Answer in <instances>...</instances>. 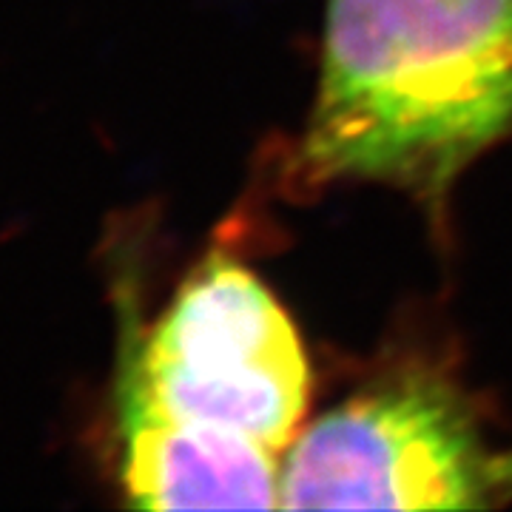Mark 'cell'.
<instances>
[{
	"label": "cell",
	"mask_w": 512,
	"mask_h": 512,
	"mask_svg": "<svg viewBox=\"0 0 512 512\" xmlns=\"http://www.w3.org/2000/svg\"><path fill=\"white\" fill-rule=\"evenodd\" d=\"M512 137V0H330L296 174L441 200Z\"/></svg>",
	"instance_id": "1"
},
{
	"label": "cell",
	"mask_w": 512,
	"mask_h": 512,
	"mask_svg": "<svg viewBox=\"0 0 512 512\" xmlns=\"http://www.w3.org/2000/svg\"><path fill=\"white\" fill-rule=\"evenodd\" d=\"M504 487L467 404L427 373L370 384L288 447L285 510H476Z\"/></svg>",
	"instance_id": "3"
},
{
	"label": "cell",
	"mask_w": 512,
	"mask_h": 512,
	"mask_svg": "<svg viewBox=\"0 0 512 512\" xmlns=\"http://www.w3.org/2000/svg\"><path fill=\"white\" fill-rule=\"evenodd\" d=\"M117 382L177 419L282 453L305 416L311 370L274 293L220 256L185 282L146 342L126 350Z\"/></svg>",
	"instance_id": "2"
},
{
	"label": "cell",
	"mask_w": 512,
	"mask_h": 512,
	"mask_svg": "<svg viewBox=\"0 0 512 512\" xmlns=\"http://www.w3.org/2000/svg\"><path fill=\"white\" fill-rule=\"evenodd\" d=\"M501 470H504V487H512V458L501 461Z\"/></svg>",
	"instance_id": "5"
},
{
	"label": "cell",
	"mask_w": 512,
	"mask_h": 512,
	"mask_svg": "<svg viewBox=\"0 0 512 512\" xmlns=\"http://www.w3.org/2000/svg\"><path fill=\"white\" fill-rule=\"evenodd\" d=\"M117 427L123 484L140 510L282 507L279 453L259 441L177 419L126 382Z\"/></svg>",
	"instance_id": "4"
}]
</instances>
